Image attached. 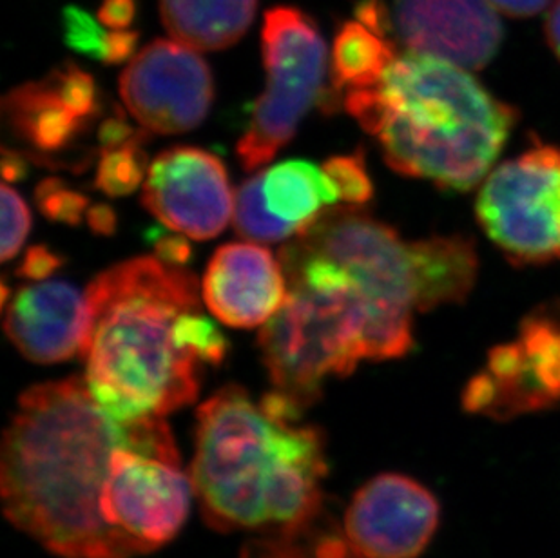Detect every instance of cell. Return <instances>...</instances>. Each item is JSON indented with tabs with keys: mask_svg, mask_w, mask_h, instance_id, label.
I'll list each match as a JSON object with an SVG mask.
<instances>
[{
	"mask_svg": "<svg viewBox=\"0 0 560 558\" xmlns=\"http://www.w3.org/2000/svg\"><path fill=\"white\" fill-rule=\"evenodd\" d=\"M129 425L115 421L80 377L24 392L2 444L5 516L60 557H135L106 519L113 455Z\"/></svg>",
	"mask_w": 560,
	"mask_h": 558,
	"instance_id": "1",
	"label": "cell"
},
{
	"mask_svg": "<svg viewBox=\"0 0 560 558\" xmlns=\"http://www.w3.org/2000/svg\"><path fill=\"white\" fill-rule=\"evenodd\" d=\"M85 295V383L115 421L164 417L196 399L201 361L175 339L182 312L200 309L195 276L135 258L96 276Z\"/></svg>",
	"mask_w": 560,
	"mask_h": 558,
	"instance_id": "2",
	"label": "cell"
},
{
	"mask_svg": "<svg viewBox=\"0 0 560 558\" xmlns=\"http://www.w3.org/2000/svg\"><path fill=\"white\" fill-rule=\"evenodd\" d=\"M345 107L396 173L452 190L487 178L517 121L468 69L412 51L394 58L380 84L349 90Z\"/></svg>",
	"mask_w": 560,
	"mask_h": 558,
	"instance_id": "3",
	"label": "cell"
},
{
	"mask_svg": "<svg viewBox=\"0 0 560 558\" xmlns=\"http://www.w3.org/2000/svg\"><path fill=\"white\" fill-rule=\"evenodd\" d=\"M325 474L316 428L270 416L244 388L225 386L200 406L190 480L220 532L302 530L319 510Z\"/></svg>",
	"mask_w": 560,
	"mask_h": 558,
	"instance_id": "4",
	"label": "cell"
},
{
	"mask_svg": "<svg viewBox=\"0 0 560 558\" xmlns=\"http://www.w3.org/2000/svg\"><path fill=\"white\" fill-rule=\"evenodd\" d=\"M300 240L354 278L366 311L363 359L407 356L413 345L412 314L421 301L413 242H402L392 226L354 211L317 218Z\"/></svg>",
	"mask_w": 560,
	"mask_h": 558,
	"instance_id": "5",
	"label": "cell"
},
{
	"mask_svg": "<svg viewBox=\"0 0 560 558\" xmlns=\"http://www.w3.org/2000/svg\"><path fill=\"white\" fill-rule=\"evenodd\" d=\"M289 289L261 328L259 348L275 391L303 411L319 399L328 377H347L363 359L366 312L355 283L343 292Z\"/></svg>",
	"mask_w": 560,
	"mask_h": 558,
	"instance_id": "6",
	"label": "cell"
},
{
	"mask_svg": "<svg viewBox=\"0 0 560 558\" xmlns=\"http://www.w3.org/2000/svg\"><path fill=\"white\" fill-rule=\"evenodd\" d=\"M192 491L164 417L131 422L107 483L106 519L113 530L137 555L151 554L180 532Z\"/></svg>",
	"mask_w": 560,
	"mask_h": 558,
	"instance_id": "7",
	"label": "cell"
},
{
	"mask_svg": "<svg viewBox=\"0 0 560 558\" xmlns=\"http://www.w3.org/2000/svg\"><path fill=\"white\" fill-rule=\"evenodd\" d=\"M261 54L267 85L238 142L240 162L247 171L270 162L296 137L322 96L327 71V46L316 22L294 5H276L265 13Z\"/></svg>",
	"mask_w": 560,
	"mask_h": 558,
	"instance_id": "8",
	"label": "cell"
},
{
	"mask_svg": "<svg viewBox=\"0 0 560 558\" xmlns=\"http://www.w3.org/2000/svg\"><path fill=\"white\" fill-rule=\"evenodd\" d=\"M477 218L515 265L560 261V148L535 142L493 168L477 196Z\"/></svg>",
	"mask_w": 560,
	"mask_h": 558,
	"instance_id": "9",
	"label": "cell"
},
{
	"mask_svg": "<svg viewBox=\"0 0 560 558\" xmlns=\"http://www.w3.org/2000/svg\"><path fill=\"white\" fill-rule=\"evenodd\" d=\"M120 95L135 120L154 135L192 131L214 101L209 63L178 40H153L120 77Z\"/></svg>",
	"mask_w": 560,
	"mask_h": 558,
	"instance_id": "10",
	"label": "cell"
},
{
	"mask_svg": "<svg viewBox=\"0 0 560 558\" xmlns=\"http://www.w3.org/2000/svg\"><path fill=\"white\" fill-rule=\"evenodd\" d=\"M142 204L171 231L211 240L228 226L233 211L228 168L203 149H167L149 167Z\"/></svg>",
	"mask_w": 560,
	"mask_h": 558,
	"instance_id": "11",
	"label": "cell"
},
{
	"mask_svg": "<svg viewBox=\"0 0 560 558\" xmlns=\"http://www.w3.org/2000/svg\"><path fill=\"white\" fill-rule=\"evenodd\" d=\"M441 505L407 475L369 480L350 502L345 537L363 558H418L438 532Z\"/></svg>",
	"mask_w": 560,
	"mask_h": 558,
	"instance_id": "12",
	"label": "cell"
},
{
	"mask_svg": "<svg viewBox=\"0 0 560 558\" xmlns=\"http://www.w3.org/2000/svg\"><path fill=\"white\" fill-rule=\"evenodd\" d=\"M498 13L490 0H396L394 26L412 54L481 69L501 48Z\"/></svg>",
	"mask_w": 560,
	"mask_h": 558,
	"instance_id": "13",
	"label": "cell"
},
{
	"mask_svg": "<svg viewBox=\"0 0 560 558\" xmlns=\"http://www.w3.org/2000/svg\"><path fill=\"white\" fill-rule=\"evenodd\" d=\"M4 330L33 363H62L82 356L91 330L88 295L62 279L21 287L5 311Z\"/></svg>",
	"mask_w": 560,
	"mask_h": 558,
	"instance_id": "14",
	"label": "cell"
},
{
	"mask_svg": "<svg viewBox=\"0 0 560 558\" xmlns=\"http://www.w3.org/2000/svg\"><path fill=\"white\" fill-rule=\"evenodd\" d=\"M203 301L229 327L265 325L287 300L285 272L275 254L254 243H228L207 265Z\"/></svg>",
	"mask_w": 560,
	"mask_h": 558,
	"instance_id": "15",
	"label": "cell"
},
{
	"mask_svg": "<svg viewBox=\"0 0 560 558\" xmlns=\"http://www.w3.org/2000/svg\"><path fill=\"white\" fill-rule=\"evenodd\" d=\"M523 350V377L504 405L502 421L546 410L560 400V305L535 309L515 339Z\"/></svg>",
	"mask_w": 560,
	"mask_h": 558,
	"instance_id": "16",
	"label": "cell"
},
{
	"mask_svg": "<svg viewBox=\"0 0 560 558\" xmlns=\"http://www.w3.org/2000/svg\"><path fill=\"white\" fill-rule=\"evenodd\" d=\"M2 115L13 137L32 149L33 159L40 162L44 154L54 156L73 148L74 140L88 126V120L63 104L49 77L11 90L2 101Z\"/></svg>",
	"mask_w": 560,
	"mask_h": 558,
	"instance_id": "17",
	"label": "cell"
},
{
	"mask_svg": "<svg viewBox=\"0 0 560 558\" xmlns=\"http://www.w3.org/2000/svg\"><path fill=\"white\" fill-rule=\"evenodd\" d=\"M258 0H160L171 37L196 51H220L244 37Z\"/></svg>",
	"mask_w": 560,
	"mask_h": 558,
	"instance_id": "18",
	"label": "cell"
},
{
	"mask_svg": "<svg viewBox=\"0 0 560 558\" xmlns=\"http://www.w3.org/2000/svg\"><path fill=\"white\" fill-rule=\"evenodd\" d=\"M413 245L421 284L419 311L463 303L477 278L479 261L474 243L463 236H435Z\"/></svg>",
	"mask_w": 560,
	"mask_h": 558,
	"instance_id": "19",
	"label": "cell"
},
{
	"mask_svg": "<svg viewBox=\"0 0 560 558\" xmlns=\"http://www.w3.org/2000/svg\"><path fill=\"white\" fill-rule=\"evenodd\" d=\"M265 201L276 217L305 231L323 206H336L338 190L323 167L307 160H287L264 173ZM298 232V234H300Z\"/></svg>",
	"mask_w": 560,
	"mask_h": 558,
	"instance_id": "20",
	"label": "cell"
},
{
	"mask_svg": "<svg viewBox=\"0 0 560 558\" xmlns=\"http://www.w3.org/2000/svg\"><path fill=\"white\" fill-rule=\"evenodd\" d=\"M396 57V49L386 37H381L360 21L345 22L334 38V91L374 88Z\"/></svg>",
	"mask_w": 560,
	"mask_h": 558,
	"instance_id": "21",
	"label": "cell"
},
{
	"mask_svg": "<svg viewBox=\"0 0 560 558\" xmlns=\"http://www.w3.org/2000/svg\"><path fill=\"white\" fill-rule=\"evenodd\" d=\"M234 229L238 236L258 243H276L300 232L296 225L270 212L264 193V173L245 179L236 190Z\"/></svg>",
	"mask_w": 560,
	"mask_h": 558,
	"instance_id": "22",
	"label": "cell"
},
{
	"mask_svg": "<svg viewBox=\"0 0 560 558\" xmlns=\"http://www.w3.org/2000/svg\"><path fill=\"white\" fill-rule=\"evenodd\" d=\"M145 138H137L120 148L102 151L96 167L95 187L112 198L131 195L140 187L148 171V154L143 151Z\"/></svg>",
	"mask_w": 560,
	"mask_h": 558,
	"instance_id": "23",
	"label": "cell"
},
{
	"mask_svg": "<svg viewBox=\"0 0 560 558\" xmlns=\"http://www.w3.org/2000/svg\"><path fill=\"white\" fill-rule=\"evenodd\" d=\"M178 347L192 353L203 364L218 367L228 356L229 341L217 323L200 314V309L182 312L175 323Z\"/></svg>",
	"mask_w": 560,
	"mask_h": 558,
	"instance_id": "24",
	"label": "cell"
},
{
	"mask_svg": "<svg viewBox=\"0 0 560 558\" xmlns=\"http://www.w3.org/2000/svg\"><path fill=\"white\" fill-rule=\"evenodd\" d=\"M323 171L332 182L339 201H343L345 206L361 207L372 200L374 185L361 151L350 156L328 159L323 164Z\"/></svg>",
	"mask_w": 560,
	"mask_h": 558,
	"instance_id": "25",
	"label": "cell"
},
{
	"mask_svg": "<svg viewBox=\"0 0 560 558\" xmlns=\"http://www.w3.org/2000/svg\"><path fill=\"white\" fill-rule=\"evenodd\" d=\"M35 200L38 211L43 212L49 222L69 226L80 225L90 209V198L79 190L71 189L60 178L43 179L35 190Z\"/></svg>",
	"mask_w": 560,
	"mask_h": 558,
	"instance_id": "26",
	"label": "cell"
},
{
	"mask_svg": "<svg viewBox=\"0 0 560 558\" xmlns=\"http://www.w3.org/2000/svg\"><path fill=\"white\" fill-rule=\"evenodd\" d=\"M55 88L59 91L63 104L80 116L82 120H93L98 109V91L95 80L84 69L68 62L55 73L49 74Z\"/></svg>",
	"mask_w": 560,
	"mask_h": 558,
	"instance_id": "27",
	"label": "cell"
},
{
	"mask_svg": "<svg viewBox=\"0 0 560 558\" xmlns=\"http://www.w3.org/2000/svg\"><path fill=\"white\" fill-rule=\"evenodd\" d=\"M101 24L88 11L80 10L77 5H68L62 13L63 43L77 54L102 60L107 33L102 30Z\"/></svg>",
	"mask_w": 560,
	"mask_h": 558,
	"instance_id": "28",
	"label": "cell"
},
{
	"mask_svg": "<svg viewBox=\"0 0 560 558\" xmlns=\"http://www.w3.org/2000/svg\"><path fill=\"white\" fill-rule=\"evenodd\" d=\"M32 229V212L26 201L10 185L2 187V261L15 258Z\"/></svg>",
	"mask_w": 560,
	"mask_h": 558,
	"instance_id": "29",
	"label": "cell"
},
{
	"mask_svg": "<svg viewBox=\"0 0 560 558\" xmlns=\"http://www.w3.org/2000/svg\"><path fill=\"white\" fill-rule=\"evenodd\" d=\"M62 265L63 258L60 254L54 253L46 245H33L24 254V258L16 269V276L32 279V281H44L49 276H54Z\"/></svg>",
	"mask_w": 560,
	"mask_h": 558,
	"instance_id": "30",
	"label": "cell"
},
{
	"mask_svg": "<svg viewBox=\"0 0 560 558\" xmlns=\"http://www.w3.org/2000/svg\"><path fill=\"white\" fill-rule=\"evenodd\" d=\"M148 240L153 243L156 258L164 264L184 267L192 258V247L187 237L178 236V234H165L160 229H153Z\"/></svg>",
	"mask_w": 560,
	"mask_h": 558,
	"instance_id": "31",
	"label": "cell"
},
{
	"mask_svg": "<svg viewBox=\"0 0 560 558\" xmlns=\"http://www.w3.org/2000/svg\"><path fill=\"white\" fill-rule=\"evenodd\" d=\"M148 131H137L129 121L124 118L122 113L118 116H109L102 121L98 129V142H101L102 151L106 149L120 148L124 143L132 142L137 138H145Z\"/></svg>",
	"mask_w": 560,
	"mask_h": 558,
	"instance_id": "32",
	"label": "cell"
},
{
	"mask_svg": "<svg viewBox=\"0 0 560 558\" xmlns=\"http://www.w3.org/2000/svg\"><path fill=\"white\" fill-rule=\"evenodd\" d=\"M140 33L129 32V30H113L107 33L106 44H104V57L102 62L115 66V63L132 60V55L137 51Z\"/></svg>",
	"mask_w": 560,
	"mask_h": 558,
	"instance_id": "33",
	"label": "cell"
},
{
	"mask_svg": "<svg viewBox=\"0 0 560 558\" xmlns=\"http://www.w3.org/2000/svg\"><path fill=\"white\" fill-rule=\"evenodd\" d=\"M137 16V0H102L98 21L112 30H127Z\"/></svg>",
	"mask_w": 560,
	"mask_h": 558,
	"instance_id": "34",
	"label": "cell"
},
{
	"mask_svg": "<svg viewBox=\"0 0 560 558\" xmlns=\"http://www.w3.org/2000/svg\"><path fill=\"white\" fill-rule=\"evenodd\" d=\"M355 16L361 24L371 27L372 32L377 33L381 37H386V33L394 24L386 5L381 0H361L355 8Z\"/></svg>",
	"mask_w": 560,
	"mask_h": 558,
	"instance_id": "35",
	"label": "cell"
},
{
	"mask_svg": "<svg viewBox=\"0 0 560 558\" xmlns=\"http://www.w3.org/2000/svg\"><path fill=\"white\" fill-rule=\"evenodd\" d=\"M85 220H88L91 231L101 234V236H112L117 231V212L107 204L91 206L88 209V214H85Z\"/></svg>",
	"mask_w": 560,
	"mask_h": 558,
	"instance_id": "36",
	"label": "cell"
},
{
	"mask_svg": "<svg viewBox=\"0 0 560 558\" xmlns=\"http://www.w3.org/2000/svg\"><path fill=\"white\" fill-rule=\"evenodd\" d=\"M499 13L513 19H528L537 15L550 4V0H490Z\"/></svg>",
	"mask_w": 560,
	"mask_h": 558,
	"instance_id": "37",
	"label": "cell"
},
{
	"mask_svg": "<svg viewBox=\"0 0 560 558\" xmlns=\"http://www.w3.org/2000/svg\"><path fill=\"white\" fill-rule=\"evenodd\" d=\"M30 173V162L26 156H22L11 149H2V176L5 182H21Z\"/></svg>",
	"mask_w": 560,
	"mask_h": 558,
	"instance_id": "38",
	"label": "cell"
},
{
	"mask_svg": "<svg viewBox=\"0 0 560 558\" xmlns=\"http://www.w3.org/2000/svg\"><path fill=\"white\" fill-rule=\"evenodd\" d=\"M546 38H548V44L553 49V54L560 60V0L551 5L548 19H546Z\"/></svg>",
	"mask_w": 560,
	"mask_h": 558,
	"instance_id": "39",
	"label": "cell"
}]
</instances>
